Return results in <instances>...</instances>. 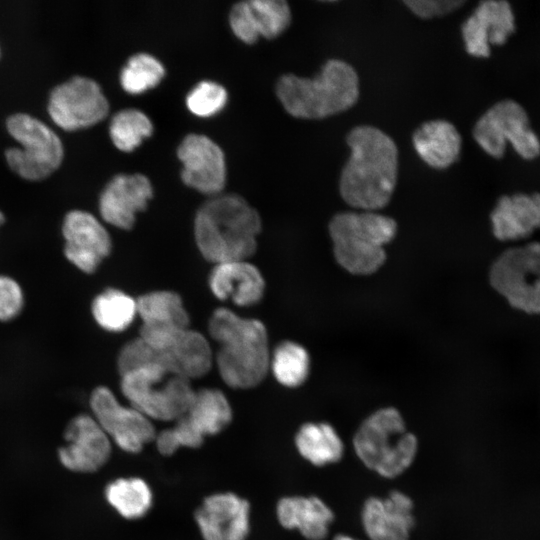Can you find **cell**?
Wrapping results in <instances>:
<instances>
[{"instance_id": "4", "label": "cell", "mask_w": 540, "mask_h": 540, "mask_svg": "<svg viewBox=\"0 0 540 540\" xmlns=\"http://www.w3.org/2000/svg\"><path fill=\"white\" fill-rule=\"evenodd\" d=\"M276 94L290 115L322 119L346 111L357 102L359 78L348 63L330 59L312 78L283 75L277 81Z\"/></svg>"}, {"instance_id": "32", "label": "cell", "mask_w": 540, "mask_h": 540, "mask_svg": "<svg viewBox=\"0 0 540 540\" xmlns=\"http://www.w3.org/2000/svg\"><path fill=\"white\" fill-rule=\"evenodd\" d=\"M153 125L149 117L137 109L117 112L109 126L111 140L122 151L129 152L151 135Z\"/></svg>"}, {"instance_id": "30", "label": "cell", "mask_w": 540, "mask_h": 540, "mask_svg": "<svg viewBox=\"0 0 540 540\" xmlns=\"http://www.w3.org/2000/svg\"><path fill=\"white\" fill-rule=\"evenodd\" d=\"M91 310L101 328L121 332L131 325L137 315V302L125 292L109 288L94 298Z\"/></svg>"}, {"instance_id": "13", "label": "cell", "mask_w": 540, "mask_h": 540, "mask_svg": "<svg viewBox=\"0 0 540 540\" xmlns=\"http://www.w3.org/2000/svg\"><path fill=\"white\" fill-rule=\"evenodd\" d=\"M178 158L183 164V182L197 191L214 195L225 185L226 164L222 149L205 135L189 134L180 143Z\"/></svg>"}, {"instance_id": "25", "label": "cell", "mask_w": 540, "mask_h": 540, "mask_svg": "<svg viewBox=\"0 0 540 540\" xmlns=\"http://www.w3.org/2000/svg\"><path fill=\"white\" fill-rule=\"evenodd\" d=\"M412 142L419 157L435 169H445L453 164L462 144L456 127L445 120L423 123L413 133Z\"/></svg>"}, {"instance_id": "15", "label": "cell", "mask_w": 540, "mask_h": 540, "mask_svg": "<svg viewBox=\"0 0 540 540\" xmlns=\"http://www.w3.org/2000/svg\"><path fill=\"white\" fill-rule=\"evenodd\" d=\"M64 437L68 444L58 450V455L69 470L95 472L110 458V438L93 416L74 417L66 426Z\"/></svg>"}, {"instance_id": "37", "label": "cell", "mask_w": 540, "mask_h": 540, "mask_svg": "<svg viewBox=\"0 0 540 540\" xmlns=\"http://www.w3.org/2000/svg\"><path fill=\"white\" fill-rule=\"evenodd\" d=\"M404 4L418 17L430 19L441 17L458 9L462 0H405Z\"/></svg>"}, {"instance_id": "34", "label": "cell", "mask_w": 540, "mask_h": 540, "mask_svg": "<svg viewBox=\"0 0 540 540\" xmlns=\"http://www.w3.org/2000/svg\"><path fill=\"white\" fill-rule=\"evenodd\" d=\"M225 88L213 81L198 83L187 95L186 105L195 115L208 117L219 112L226 103Z\"/></svg>"}, {"instance_id": "18", "label": "cell", "mask_w": 540, "mask_h": 540, "mask_svg": "<svg viewBox=\"0 0 540 540\" xmlns=\"http://www.w3.org/2000/svg\"><path fill=\"white\" fill-rule=\"evenodd\" d=\"M514 30V14L507 1H482L462 25L465 49L474 57H488L490 47L505 43Z\"/></svg>"}, {"instance_id": "2", "label": "cell", "mask_w": 540, "mask_h": 540, "mask_svg": "<svg viewBox=\"0 0 540 540\" xmlns=\"http://www.w3.org/2000/svg\"><path fill=\"white\" fill-rule=\"evenodd\" d=\"M208 331L219 344L216 364L229 387L249 389L264 380L270 369L271 354L261 321L218 308L209 319Z\"/></svg>"}, {"instance_id": "5", "label": "cell", "mask_w": 540, "mask_h": 540, "mask_svg": "<svg viewBox=\"0 0 540 540\" xmlns=\"http://www.w3.org/2000/svg\"><path fill=\"white\" fill-rule=\"evenodd\" d=\"M328 229L338 264L352 274L369 275L384 264V246L395 237L397 224L371 211L341 212L333 216Z\"/></svg>"}, {"instance_id": "7", "label": "cell", "mask_w": 540, "mask_h": 540, "mask_svg": "<svg viewBox=\"0 0 540 540\" xmlns=\"http://www.w3.org/2000/svg\"><path fill=\"white\" fill-rule=\"evenodd\" d=\"M120 387L130 406L159 421H177L183 417L195 394L190 380L159 365L121 375Z\"/></svg>"}, {"instance_id": "23", "label": "cell", "mask_w": 540, "mask_h": 540, "mask_svg": "<svg viewBox=\"0 0 540 540\" xmlns=\"http://www.w3.org/2000/svg\"><path fill=\"white\" fill-rule=\"evenodd\" d=\"M490 218L493 234L499 240L527 237L540 228V194L502 196Z\"/></svg>"}, {"instance_id": "39", "label": "cell", "mask_w": 540, "mask_h": 540, "mask_svg": "<svg viewBox=\"0 0 540 540\" xmlns=\"http://www.w3.org/2000/svg\"><path fill=\"white\" fill-rule=\"evenodd\" d=\"M4 222V215L3 213L0 211V225Z\"/></svg>"}, {"instance_id": "3", "label": "cell", "mask_w": 540, "mask_h": 540, "mask_svg": "<svg viewBox=\"0 0 540 540\" xmlns=\"http://www.w3.org/2000/svg\"><path fill=\"white\" fill-rule=\"evenodd\" d=\"M260 230L258 212L236 194L218 195L206 201L194 220L198 249L215 264L251 257L257 249Z\"/></svg>"}, {"instance_id": "9", "label": "cell", "mask_w": 540, "mask_h": 540, "mask_svg": "<svg viewBox=\"0 0 540 540\" xmlns=\"http://www.w3.org/2000/svg\"><path fill=\"white\" fill-rule=\"evenodd\" d=\"M473 137L494 158L504 155L507 142L526 160L540 154V140L530 128L525 109L511 99L502 100L490 107L475 123Z\"/></svg>"}, {"instance_id": "8", "label": "cell", "mask_w": 540, "mask_h": 540, "mask_svg": "<svg viewBox=\"0 0 540 540\" xmlns=\"http://www.w3.org/2000/svg\"><path fill=\"white\" fill-rule=\"evenodd\" d=\"M10 135L21 145L6 150L10 168L27 180H40L53 173L64 156L58 135L41 120L15 113L6 121Z\"/></svg>"}, {"instance_id": "19", "label": "cell", "mask_w": 540, "mask_h": 540, "mask_svg": "<svg viewBox=\"0 0 540 540\" xmlns=\"http://www.w3.org/2000/svg\"><path fill=\"white\" fill-rule=\"evenodd\" d=\"M412 510V500L400 491L386 498L370 497L362 508V525L370 540H409L414 527Z\"/></svg>"}, {"instance_id": "14", "label": "cell", "mask_w": 540, "mask_h": 540, "mask_svg": "<svg viewBox=\"0 0 540 540\" xmlns=\"http://www.w3.org/2000/svg\"><path fill=\"white\" fill-rule=\"evenodd\" d=\"M62 233L66 258L85 273L94 272L110 254L111 238L105 227L89 212H68L64 217Z\"/></svg>"}, {"instance_id": "29", "label": "cell", "mask_w": 540, "mask_h": 540, "mask_svg": "<svg viewBox=\"0 0 540 540\" xmlns=\"http://www.w3.org/2000/svg\"><path fill=\"white\" fill-rule=\"evenodd\" d=\"M108 503L124 518H142L150 510L153 494L145 480L138 477L119 478L105 488Z\"/></svg>"}, {"instance_id": "16", "label": "cell", "mask_w": 540, "mask_h": 540, "mask_svg": "<svg viewBox=\"0 0 540 540\" xmlns=\"http://www.w3.org/2000/svg\"><path fill=\"white\" fill-rule=\"evenodd\" d=\"M204 540H246L250 530V504L232 492L206 497L195 512Z\"/></svg>"}, {"instance_id": "6", "label": "cell", "mask_w": 540, "mask_h": 540, "mask_svg": "<svg viewBox=\"0 0 540 540\" xmlns=\"http://www.w3.org/2000/svg\"><path fill=\"white\" fill-rule=\"evenodd\" d=\"M358 458L382 477L402 474L414 461L418 443L395 408H382L368 416L353 439Z\"/></svg>"}, {"instance_id": "21", "label": "cell", "mask_w": 540, "mask_h": 540, "mask_svg": "<svg viewBox=\"0 0 540 540\" xmlns=\"http://www.w3.org/2000/svg\"><path fill=\"white\" fill-rule=\"evenodd\" d=\"M208 282L215 297L220 300L230 299L238 306L258 303L265 290L262 274L247 260L215 264Z\"/></svg>"}, {"instance_id": "24", "label": "cell", "mask_w": 540, "mask_h": 540, "mask_svg": "<svg viewBox=\"0 0 540 540\" xmlns=\"http://www.w3.org/2000/svg\"><path fill=\"white\" fill-rule=\"evenodd\" d=\"M276 514L283 527L297 529L308 540H324L334 520L332 510L315 496L284 497L277 504Z\"/></svg>"}, {"instance_id": "28", "label": "cell", "mask_w": 540, "mask_h": 540, "mask_svg": "<svg viewBox=\"0 0 540 540\" xmlns=\"http://www.w3.org/2000/svg\"><path fill=\"white\" fill-rule=\"evenodd\" d=\"M299 454L315 466L338 462L344 445L336 430L328 423L303 424L295 436Z\"/></svg>"}, {"instance_id": "17", "label": "cell", "mask_w": 540, "mask_h": 540, "mask_svg": "<svg viewBox=\"0 0 540 540\" xmlns=\"http://www.w3.org/2000/svg\"><path fill=\"white\" fill-rule=\"evenodd\" d=\"M153 196L150 180L143 174H119L103 189L99 198V211L109 224L129 230L136 215L146 209Z\"/></svg>"}, {"instance_id": "33", "label": "cell", "mask_w": 540, "mask_h": 540, "mask_svg": "<svg viewBox=\"0 0 540 540\" xmlns=\"http://www.w3.org/2000/svg\"><path fill=\"white\" fill-rule=\"evenodd\" d=\"M165 74L162 63L147 53H138L129 58L120 74V83L131 94L142 93L156 86Z\"/></svg>"}, {"instance_id": "35", "label": "cell", "mask_w": 540, "mask_h": 540, "mask_svg": "<svg viewBox=\"0 0 540 540\" xmlns=\"http://www.w3.org/2000/svg\"><path fill=\"white\" fill-rule=\"evenodd\" d=\"M171 428L160 431L155 436L157 450L165 456H170L181 447L198 448L204 442L201 436L184 418L175 421Z\"/></svg>"}, {"instance_id": "20", "label": "cell", "mask_w": 540, "mask_h": 540, "mask_svg": "<svg viewBox=\"0 0 540 540\" xmlns=\"http://www.w3.org/2000/svg\"><path fill=\"white\" fill-rule=\"evenodd\" d=\"M291 11L284 0H247L233 5L229 23L233 33L246 43L260 36L275 38L290 24Z\"/></svg>"}, {"instance_id": "1", "label": "cell", "mask_w": 540, "mask_h": 540, "mask_svg": "<svg viewBox=\"0 0 540 540\" xmlns=\"http://www.w3.org/2000/svg\"><path fill=\"white\" fill-rule=\"evenodd\" d=\"M350 157L339 181V191L350 206L371 211L383 208L393 194L398 175V149L380 129L361 125L346 137Z\"/></svg>"}, {"instance_id": "22", "label": "cell", "mask_w": 540, "mask_h": 540, "mask_svg": "<svg viewBox=\"0 0 540 540\" xmlns=\"http://www.w3.org/2000/svg\"><path fill=\"white\" fill-rule=\"evenodd\" d=\"M154 350L157 365L188 380L204 376L212 367L210 344L201 333L189 328L164 349Z\"/></svg>"}, {"instance_id": "38", "label": "cell", "mask_w": 540, "mask_h": 540, "mask_svg": "<svg viewBox=\"0 0 540 540\" xmlns=\"http://www.w3.org/2000/svg\"><path fill=\"white\" fill-rule=\"evenodd\" d=\"M333 540H357L353 537H350L348 535H344V534H339V535H336Z\"/></svg>"}, {"instance_id": "27", "label": "cell", "mask_w": 540, "mask_h": 540, "mask_svg": "<svg viewBox=\"0 0 540 540\" xmlns=\"http://www.w3.org/2000/svg\"><path fill=\"white\" fill-rule=\"evenodd\" d=\"M142 326L161 329H185L189 315L181 297L172 291H153L136 299Z\"/></svg>"}, {"instance_id": "31", "label": "cell", "mask_w": 540, "mask_h": 540, "mask_svg": "<svg viewBox=\"0 0 540 540\" xmlns=\"http://www.w3.org/2000/svg\"><path fill=\"white\" fill-rule=\"evenodd\" d=\"M270 369L280 384L290 388L300 386L309 374L308 352L298 343L285 341L271 355Z\"/></svg>"}, {"instance_id": "12", "label": "cell", "mask_w": 540, "mask_h": 540, "mask_svg": "<svg viewBox=\"0 0 540 540\" xmlns=\"http://www.w3.org/2000/svg\"><path fill=\"white\" fill-rule=\"evenodd\" d=\"M93 417L114 443L128 453H138L155 439L151 419L132 406L120 404L110 389L99 386L90 396Z\"/></svg>"}, {"instance_id": "36", "label": "cell", "mask_w": 540, "mask_h": 540, "mask_svg": "<svg viewBox=\"0 0 540 540\" xmlns=\"http://www.w3.org/2000/svg\"><path fill=\"white\" fill-rule=\"evenodd\" d=\"M23 305L24 296L20 285L12 278L0 275V321L15 318Z\"/></svg>"}, {"instance_id": "26", "label": "cell", "mask_w": 540, "mask_h": 540, "mask_svg": "<svg viewBox=\"0 0 540 540\" xmlns=\"http://www.w3.org/2000/svg\"><path fill=\"white\" fill-rule=\"evenodd\" d=\"M205 438L224 430L232 420V408L224 393L215 388L195 391L183 416Z\"/></svg>"}, {"instance_id": "10", "label": "cell", "mask_w": 540, "mask_h": 540, "mask_svg": "<svg viewBox=\"0 0 540 540\" xmlns=\"http://www.w3.org/2000/svg\"><path fill=\"white\" fill-rule=\"evenodd\" d=\"M489 279L512 307L540 313V243L504 251L491 266Z\"/></svg>"}, {"instance_id": "11", "label": "cell", "mask_w": 540, "mask_h": 540, "mask_svg": "<svg viewBox=\"0 0 540 540\" xmlns=\"http://www.w3.org/2000/svg\"><path fill=\"white\" fill-rule=\"evenodd\" d=\"M109 103L99 84L74 76L50 92L48 112L62 129L73 131L92 126L106 117Z\"/></svg>"}]
</instances>
